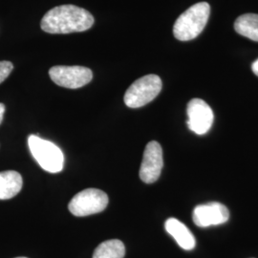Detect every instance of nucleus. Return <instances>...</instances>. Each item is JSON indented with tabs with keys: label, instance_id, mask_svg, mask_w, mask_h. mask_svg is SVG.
I'll return each mask as SVG.
<instances>
[{
	"label": "nucleus",
	"instance_id": "14",
	"mask_svg": "<svg viewBox=\"0 0 258 258\" xmlns=\"http://www.w3.org/2000/svg\"><path fill=\"white\" fill-rule=\"evenodd\" d=\"M14 65L10 61H0V83H3L12 73Z\"/></svg>",
	"mask_w": 258,
	"mask_h": 258
},
{
	"label": "nucleus",
	"instance_id": "5",
	"mask_svg": "<svg viewBox=\"0 0 258 258\" xmlns=\"http://www.w3.org/2000/svg\"><path fill=\"white\" fill-rule=\"evenodd\" d=\"M107 205L108 196L104 191L87 188L75 195L68 205V209L75 216L83 217L103 212Z\"/></svg>",
	"mask_w": 258,
	"mask_h": 258
},
{
	"label": "nucleus",
	"instance_id": "8",
	"mask_svg": "<svg viewBox=\"0 0 258 258\" xmlns=\"http://www.w3.org/2000/svg\"><path fill=\"white\" fill-rule=\"evenodd\" d=\"M187 126L197 135H204L212 128L214 115L211 106L201 99L187 103Z\"/></svg>",
	"mask_w": 258,
	"mask_h": 258
},
{
	"label": "nucleus",
	"instance_id": "10",
	"mask_svg": "<svg viewBox=\"0 0 258 258\" xmlns=\"http://www.w3.org/2000/svg\"><path fill=\"white\" fill-rule=\"evenodd\" d=\"M165 228L167 233H169L178 245L185 250H191L196 245V241L191 231L187 229L184 223L176 218H169L166 221Z\"/></svg>",
	"mask_w": 258,
	"mask_h": 258
},
{
	"label": "nucleus",
	"instance_id": "17",
	"mask_svg": "<svg viewBox=\"0 0 258 258\" xmlns=\"http://www.w3.org/2000/svg\"><path fill=\"white\" fill-rule=\"evenodd\" d=\"M17 258H27V257H17Z\"/></svg>",
	"mask_w": 258,
	"mask_h": 258
},
{
	"label": "nucleus",
	"instance_id": "15",
	"mask_svg": "<svg viewBox=\"0 0 258 258\" xmlns=\"http://www.w3.org/2000/svg\"><path fill=\"white\" fill-rule=\"evenodd\" d=\"M4 113H5V105L0 102V124H1V122H2V120H3Z\"/></svg>",
	"mask_w": 258,
	"mask_h": 258
},
{
	"label": "nucleus",
	"instance_id": "4",
	"mask_svg": "<svg viewBox=\"0 0 258 258\" xmlns=\"http://www.w3.org/2000/svg\"><path fill=\"white\" fill-rule=\"evenodd\" d=\"M162 80L157 75H147L130 85L123 101L129 108H139L152 102L162 90Z\"/></svg>",
	"mask_w": 258,
	"mask_h": 258
},
{
	"label": "nucleus",
	"instance_id": "3",
	"mask_svg": "<svg viewBox=\"0 0 258 258\" xmlns=\"http://www.w3.org/2000/svg\"><path fill=\"white\" fill-rule=\"evenodd\" d=\"M28 146L38 165L50 173H57L63 169L64 156L60 148L50 141L31 135Z\"/></svg>",
	"mask_w": 258,
	"mask_h": 258
},
{
	"label": "nucleus",
	"instance_id": "6",
	"mask_svg": "<svg viewBox=\"0 0 258 258\" xmlns=\"http://www.w3.org/2000/svg\"><path fill=\"white\" fill-rule=\"evenodd\" d=\"M49 75L54 83L65 88H81L92 81V71L83 66L57 65L50 68Z\"/></svg>",
	"mask_w": 258,
	"mask_h": 258
},
{
	"label": "nucleus",
	"instance_id": "12",
	"mask_svg": "<svg viewBox=\"0 0 258 258\" xmlns=\"http://www.w3.org/2000/svg\"><path fill=\"white\" fill-rule=\"evenodd\" d=\"M234 29L243 37L258 41L257 14H244L234 22Z\"/></svg>",
	"mask_w": 258,
	"mask_h": 258
},
{
	"label": "nucleus",
	"instance_id": "11",
	"mask_svg": "<svg viewBox=\"0 0 258 258\" xmlns=\"http://www.w3.org/2000/svg\"><path fill=\"white\" fill-rule=\"evenodd\" d=\"M22 177L15 170L0 172V200H8L19 194L22 188Z\"/></svg>",
	"mask_w": 258,
	"mask_h": 258
},
{
	"label": "nucleus",
	"instance_id": "7",
	"mask_svg": "<svg viewBox=\"0 0 258 258\" xmlns=\"http://www.w3.org/2000/svg\"><path fill=\"white\" fill-rule=\"evenodd\" d=\"M163 166L164 158L161 145L156 141L148 143L140 167L141 180L146 184L155 183L161 175Z\"/></svg>",
	"mask_w": 258,
	"mask_h": 258
},
{
	"label": "nucleus",
	"instance_id": "1",
	"mask_svg": "<svg viewBox=\"0 0 258 258\" xmlns=\"http://www.w3.org/2000/svg\"><path fill=\"white\" fill-rule=\"evenodd\" d=\"M92 15L75 5H60L50 10L41 19L40 27L49 34H70L89 30L94 24Z\"/></svg>",
	"mask_w": 258,
	"mask_h": 258
},
{
	"label": "nucleus",
	"instance_id": "9",
	"mask_svg": "<svg viewBox=\"0 0 258 258\" xmlns=\"http://www.w3.org/2000/svg\"><path fill=\"white\" fill-rule=\"evenodd\" d=\"M192 219L194 224L200 228L221 225L230 219L228 208L221 203L212 202L195 207Z\"/></svg>",
	"mask_w": 258,
	"mask_h": 258
},
{
	"label": "nucleus",
	"instance_id": "2",
	"mask_svg": "<svg viewBox=\"0 0 258 258\" xmlns=\"http://www.w3.org/2000/svg\"><path fill=\"white\" fill-rule=\"evenodd\" d=\"M211 7L207 2H199L189 7L177 19L173 26L174 37L181 41H188L198 37L210 19Z\"/></svg>",
	"mask_w": 258,
	"mask_h": 258
},
{
	"label": "nucleus",
	"instance_id": "16",
	"mask_svg": "<svg viewBox=\"0 0 258 258\" xmlns=\"http://www.w3.org/2000/svg\"><path fill=\"white\" fill-rule=\"evenodd\" d=\"M251 69H252V72L258 77V58L251 65Z\"/></svg>",
	"mask_w": 258,
	"mask_h": 258
},
{
	"label": "nucleus",
	"instance_id": "13",
	"mask_svg": "<svg viewBox=\"0 0 258 258\" xmlns=\"http://www.w3.org/2000/svg\"><path fill=\"white\" fill-rule=\"evenodd\" d=\"M125 247L118 239L106 240L100 244L94 251L93 258H123Z\"/></svg>",
	"mask_w": 258,
	"mask_h": 258
}]
</instances>
